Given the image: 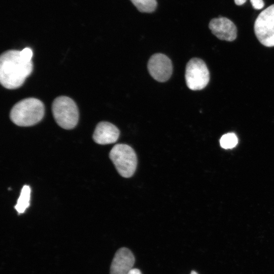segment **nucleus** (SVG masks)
<instances>
[{"label": "nucleus", "instance_id": "obj_9", "mask_svg": "<svg viewBox=\"0 0 274 274\" xmlns=\"http://www.w3.org/2000/svg\"><path fill=\"white\" fill-rule=\"evenodd\" d=\"M135 259L128 248L123 247L116 252L110 267V274H127L133 268Z\"/></svg>", "mask_w": 274, "mask_h": 274}, {"label": "nucleus", "instance_id": "obj_18", "mask_svg": "<svg viewBox=\"0 0 274 274\" xmlns=\"http://www.w3.org/2000/svg\"><path fill=\"white\" fill-rule=\"evenodd\" d=\"M190 274H198L196 271L192 270Z\"/></svg>", "mask_w": 274, "mask_h": 274}, {"label": "nucleus", "instance_id": "obj_14", "mask_svg": "<svg viewBox=\"0 0 274 274\" xmlns=\"http://www.w3.org/2000/svg\"><path fill=\"white\" fill-rule=\"evenodd\" d=\"M20 54L22 57L26 61H31L33 55L32 50L29 48H25L20 51Z\"/></svg>", "mask_w": 274, "mask_h": 274}, {"label": "nucleus", "instance_id": "obj_3", "mask_svg": "<svg viewBox=\"0 0 274 274\" xmlns=\"http://www.w3.org/2000/svg\"><path fill=\"white\" fill-rule=\"evenodd\" d=\"M52 111L56 123L65 129L74 128L79 120V111L75 102L71 98L60 96L52 104Z\"/></svg>", "mask_w": 274, "mask_h": 274}, {"label": "nucleus", "instance_id": "obj_16", "mask_svg": "<svg viewBox=\"0 0 274 274\" xmlns=\"http://www.w3.org/2000/svg\"><path fill=\"white\" fill-rule=\"evenodd\" d=\"M127 274H142L141 271L137 268H132Z\"/></svg>", "mask_w": 274, "mask_h": 274}, {"label": "nucleus", "instance_id": "obj_8", "mask_svg": "<svg viewBox=\"0 0 274 274\" xmlns=\"http://www.w3.org/2000/svg\"><path fill=\"white\" fill-rule=\"evenodd\" d=\"M209 27L213 34L220 40L231 42L236 38V27L227 18L219 17L213 18L210 21Z\"/></svg>", "mask_w": 274, "mask_h": 274}, {"label": "nucleus", "instance_id": "obj_15", "mask_svg": "<svg viewBox=\"0 0 274 274\" xmlns=\"http://www.w3.org/2000/svg\"><path fill=\"white\" fill-rule=\"evenodd\" d=\"M253 7L256 10H260L263 8L264 3L263 0H250Z\"/></svg>", "mask_w": 274, "mask_h": 274}, {"label": "nucleus", "instance_id": "obj_10", "mask_svg": "<svg viewBox=\"0 0 274 274\" xmlns=\"http://www.w3.org/2000/svg\"><path fill=\"white\" fill-rule=\"evenodd\" d=\"M119 134L120 131L116 126L110 122L102 121L96 125L93 139L98 144H110L115 143Z\"/></svg>", "mask_w": 274, "mask_h": 274}, {"label": "nucleus", "instance_id": "obj_4", "mask_svg": "<svg viewBox=\"0 0 274 274\" xmlns=\"http://www.w3.org/2000/svg\"><path fill=\"white\" fill-rule=\"evenodd\" d=\"M109 157L122 177L129 178L133 175L136 168L137 157L129 146L123 144L115 145L110 151Z\"/></svg>", "mask_w": 274, "mask_h": 274}, {"label": "nucleus", "instance_id": "obj_17", "mask_svg": "<svg viewBox=\"0 0 274 274\" xmlns=\"http://www.w3.org/2000/svg\"><path fill=\"white\" fill-rule=\"evenodd\" d=\"M236 5L241 6L245 4L247 0H234Z\"/></svg>", "mask_w": 274, "mask_h": 274}, {"label": "nucleus", "instance_id": "obj_6", "mask_svg": "<svg viewBox=\"0 0 274 274\" xmlns=\"http://www.w3.org/2000/svg\"><path fill=\"white\" fill-rule=\"evenodd\" d=\"M185 80L188 87L192 90H199L208 85L210 73L205 62L198 58H193L187 63Z\"/></svg>", "mask_w": 274, "mask_h": 274}, {"label": "nucleus", "instance_id": "obj_5", "mask_svg": "<svg viewBox=\"0 0 274 274\" xmlns=\"http://www.w3.org/2000/svg\"><path fill=\"white\" fill-rule=\"evenodd\" d=\"M254 28L257 38L262 45L266 47L274 46V4L258 15Z\"/></svg>", "mask_w": 274, "mask_h": 274}, {"label": "nucleus", "instance_id": "obj_11", "mask_svg": "<svg viewBox=\"0 0 274 274\" xmlns=\"http://www.w3.org/2000/svg\"><path fill=\"white\" fill-rule=\"evenodd\" d=\"M31 190L28 185L22 187L19 198L15 206V210L19 214H22L29 206Z\"/></svg>", "mask_w": 274, "mask_h": 274}, {"label": "nucleus", "instance_id": "obj_12", "mask_svg": "<svg viewBox=\"0 0 274 274\" xmlns=\"http://www.w3.org/2000/svg\"><path fill=\"white\" fill-rule=\"evenodd\" d=\"M136 9L142 13H152L157 6L156 0H130Z\"/></svg>", "mask_w": 274, "mask_h": 274}, {"label": "nucleus", "instance_id": "obj_2", "mask_svg": "<svg viewBox=\"0 0 274 274\" xmlns=\"http://www.w3.org/2000/svg\"><path fill=\"white\" fill-rule=\"evenodd\" d=\"M43 102L36 98H27L16 103L12 108L11 121L19 126H30L39 122L44 115Z\"/></svg>", "mask_w": 274, "mask_h": 274}, {"label": "nucleus", "instance_id": "obj_7", "mask_svg": "<svg viewBox=\"0 0 274 274\" xmlns=\"http://www.w3.org/2000/svg\"><path fill=\"white\" fill-rule=\"evenodd\" d=\"M148 70L155 80L163 82L170 78L173 73V65L167 56L161 53H156L149 59Z\"/></svg>", "mask_w": 274, "mask_h": 274}, {"label": "nucleus", "instance_id": "obj_13", "mask_svg": "<svg viewBox=\"0 0 274 274\" xmlns=\"http://www.w3.org/2000/svg\"><path fill=\"white\" fill-rule=\"evenodd\" d=\"M238 140L234 133H228L224 134L220 139L221 146L224 149H231L237 144Z\"/></svg>", "mask_w": 274, "mask_h": 274}, {"label": "nucleus", "instance_id": "obj_1", "mask_svg": "<svg viewBox=\"0 0 274 274\" xmlns=\"http://www.w3.org/2000/svg\"><path fill=\"white\" fill-rule=\"evenodd\" d=\"M33 70L32 61L24 59L20 51L11 50L0 57V81L5 88L14 89L20 87Z\"/></svg>", "mask_w": 274, "mask_h": 274}]
</instances>
